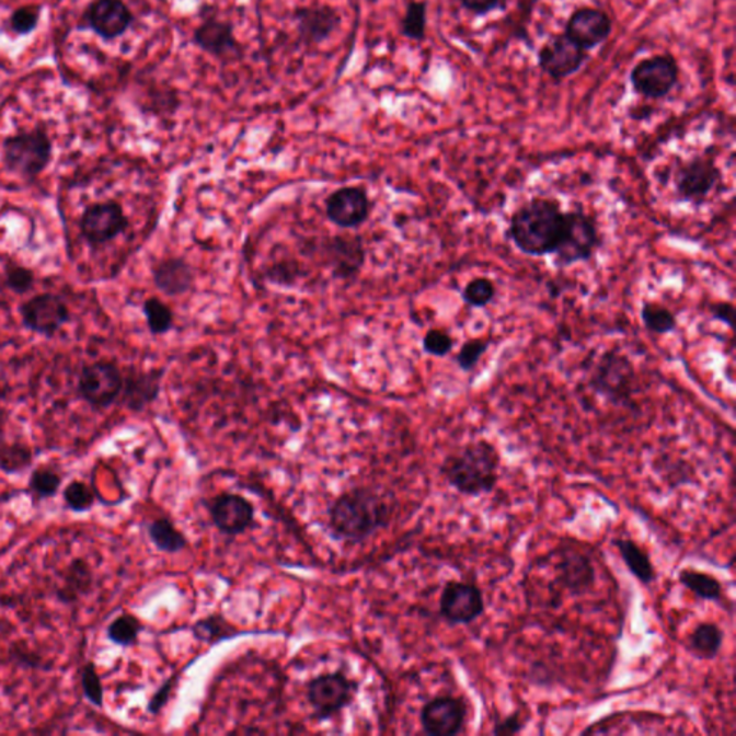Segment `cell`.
Wrapping results in <instances>:
<instances>
[{
    "label": "cell",
    "mask_w": 736,
    "mask_h": 736,
    "mask_svg": "<svg viewBox=\"0 0 736 736\" xmlns=\"http://www.w3.org/2000/svg\"><path fill=\"white\" fill-rule=\"evenodd\" d=\"M564 227V210L552 197H532L510 216L508 238L524 255H552Z\"/></svg>",
    "instance_id": "obj_1"
},
{
    "label": "cell",
    "mask_w": 736,
    "mask_h": 736,
    "mask_svg": "<svg viewBox=\"0 0 736 736\" xmlns=\"http://www.w3.org/2000/svg\"><path fill=\"white\" fill-rule=\"evenodd\" d=\"M389 519L390 506L383 496L367 487L344 492L330 509L331 532L354 544L388 526Z\"/></svg>",
    "instance_id": "obj_2"
},
{
    "label": "cell",
    "mask_w": 736,
    "mask_h": 736,
    "mask_svg": "<svg viewBox=\"0 0 736 736\" xmlns=\"http://www.w3.org/2000/svg\"><path fill=\"white\" fill-rule=\"evenodd\" d=\"M499 467L501 457L495 446L478 440L446 458L440 473L459 494L481 496L495 490Z\"/></svg>",
    "instance_id": "obj_3"
},
{
    "label": "cell",
    "mask_w": 736,
    "mask_h": 736,
    "mask_svg": "<svg viewBox=\"0 0 736 736\" xmlns=\"http://www.w3.org/2000/svg\"><path fill=\"white\" fill-rule=\"evenodd\" d=\"M53 154V140L43 128L9 136L2 146L4 168L25 181L39 177L48 169Z\"/></svg>",
    "instance_id": "obj_4"
},
{
    "label": "cell",
    "mask_w": 736,
    "mask_h": 736,
    "mask_svg": "<svg viewBox=\"0 0 736 736\" xmlns=\"http://www.w3.org/2000/svg\"><path fill=\"white\" fill-rule=\"evenodd\" d=\"M601 246V234L593 216L582 206L564 211V227L554 253V264L559 268H568L579 262L590 261Z\"/></svg>",
    "instance_id": "obj_5"
},
{
    "label": "cell",
    "mask_w": 736,
    "mask_h": 736,
    "mask_svg": "<svg viewBox=\"0 0 736 736\" xmlns=\"http://www.w3.org/2000/svg\"><path fill=\"white\" fill-rule=\"evenodd\" d=\"M588 386L602 399L623 406V404L632 403L636 371L624 354L609 349L598 357Z\"/></svg>",
    "instance_id": "obj_6"
},
{
    "label": "cell",
    "mask_w": 736,
    "mask_h": 736,
    "mask_svg": "<svg viewBox=\"0 0 736 736\" xmlns=\"http://www.w3.org/2000/svg\"><path fill=\"white\" fill-rule=\"evenodd\" d=\"M671 183L680 202L701 206L722 183V172L712 156H694L676 165Z\"/></svg>",
    "instance_id": "obj_7"
},
{
    "label": "cell",
    "mask_w": 736,
    "mask_h": 736,
    "mask_svg": "<svg viewBox=\"0 0 736 736\" xmlns=\"http://www.w3.org/2000/svg\"><path fill=\"white\" fill-rule=\"evenodd\" d=\"M123 386L124 375L117 363L99 360L82 368L77 391L90 407L103 411L118 402Z\"/></svg>",
    "instance_id": "obj_8"
},
{
    "label": "cell",
    "mask_w": 736,
    "mask_h": 736,
    "mask_svg": "<svg viewBox=\"0 0 736 736\" xmlns=\"http://www.w3.org/2000/svg\"><path fill=\"white\" fill-rule=\"evenodd\" d=\"M679 64L671 54L642 59L630 72V82L636 94L647 100H662L678 85Z\"/></svg>",
    "instance_id": "obj_9"
},
{
    "label": "cell",
    "mask_w": 736,
    "mask_h": 736,
    "mask_svg": "<svg viewBox=\"0 0 736 736\" xmlns=\"http://www.w3.org/2000/svg\"><path fill=\"white\" fill-rule=\"evenodd\" d=\"M22 325L41 337L54 338L62 326L71 321L68 303L57 294L44 292L22 302L20 307Z\"/></svg>",
    "instance_id": "obj_10"
},
{
    "label": "cell",
    "mask_w": 736,
    "mask_h": 736,
    "mask_svg": "<svg viewBox=\"0 0 736 736\" xmlns=\"http://www.w3.org/2000/svg\"><path fill=\"white\" fill-rule=\"evenodd\" d=\"M587 59V50L575 44L565 32L550 36L538 50V67L555 82L574 76Z\"/></svg>",
    "instance_id": "obj_11"
},
{
    "label": "cell",
    "mask_w": 736,
    "mask_h": 736,
    "mask_svg": "<svg viewBox=\"0 0 736 736\" xmlns=\"http://www.w3.org/2000/svg\"><path fill=\"white\" fill-rule=\"evenodd\" d=\"M357 683L349 680L343 671L317 676L308 683V702L319 720H329L337 715L352 702Z\"/></svg>",
    "instance_id": "obj_12"
},
{
    "label": "cell",
    "mask_w": 736,
    "mask_h": 736,
    "mask_svg": "<svg viewBox=\"0 0 736 736\" xmlns=\"http://www.w3.org/2000/svg\"><path fill=\"white\" fill-rule=\"evenodd\" d=\"M127 228L128 219L123 206L114 200L87 207L80 220L82 237L94 248L114 241Z\"/></svg>",
    "instance_id": "obj_13"
},
{
    "label": "cell",
    "mask_w": 736,
    "mask_h": 736,
    "mask_svg": "<svg viewBox=\"0 0 736 736\" xmlns=\"http://www.w3.org/2000/svg\"><path fill=\"white\" fill-rule=\"evenodd\" d=\"M439 611L450 624H471L485 613V600L475 584L450 582L441 591Z\"/></svg>",
    "instance_id": "obj_14"
},
{
    "label": "cell",
    "mask_w": 736,
    "mask_h": 736,
    "mask_svg": "<svg viewBox=\"0 0 736 736\" xmlns=\"http://www.w3.org/2000/svg\"><path fill=\"white\" fill-rule=\"evenodd\" d=\"M193 43L216 59L237 61L243 58V46L234 36V27L229 21L216 16L206 18L193 32Z\"/></svg>",
    "instance_id": "obj_15"
},
{
    "label": "cell",
    "mask_w": 736,
    "mask_h": 736,
    "mask_svg": "<svg viewBox=\"0 0 736 736\" xmlns=\"http://www.w3.org/2000/svg\"><path fill=\"white\" fill-rule=\"evenodd\" d=\"M468 708L462 699L436 697L421 712L423 731L432 736H452L462 733L467 724Z\"/></svg>",
    "instance_id": "obj_16"
},
{
    "label": "cell",
    "mask_w": 736,
    "mask_h": 736,
    "mask_svg": "<svg viewBox=\"0 0 736 736\" xmlns=\"http://www.w3.org/2000/svg\"><path fill=\"white\" fill-rule=\"evenodd\" d=\"M611 31L613 22L610 16L597 8H578L565 23V34L587 53L605 44L610 38Z\"/></svg>",
    "instance_id": "obj_17"
},
{
    "label": "cell",
    "mask_w": 736,
    "mask_h": 736,
    "mask_svg": "<svg viewBox=\"0 0 736 736\" xmlns=\"http://www.w3.org/2000/svg\"><path fill=\"white\" fill-rule=\"evenodd\" d=\"M211 521L227 536H241L255 521V508L241 495L220 494L209 504Z\"/></svg>",
    "instance_id": "obj_18"
},
{
    "label": "cell",
    "mask_w": 736,
    "mask_h": 736,
    "mask_svg": "<svg viewBox=\"0 0 736 736\" xmlns=\"http://www.w3.org/2000/svg\"><path fill=\"white\" fill-rule=\"evenodd\" d=\"M326 216L340 228L352 229L365 223L370 215V200L365 188H338L326 199Z\"/></svg>",
    "instance_id": "obj_19"
},
{
    "label": "cell",
    "mask_w": 736,
    "mask_h": 736,
    "mask_svg": "<svg viewBox=\"0 0 736 736\" xmlns=\"http://www.w3.org/2000/svg\"><path fill=\"white\" fill-rule=\"evenodd\" d=\"M85 21L105 41L126 34L135 16L123 0H95L85 11Z\"/></svg>",
    "instance_id": "obj_20"
},
{
    "label": "cell",
    "mask_w": 736,
    "mask_h": 736,
    "mask_svg": "<svg viewBox=\"0 0 736 736\" xmlns=\"http://www.w3.org/2000/svg\"><path fill=\"white\" fill-rule=\"evenodd\" d=\"M299 38L307 45L325 43L342 25V13L330 4L298 8L294 12Z\"/></svg>",
    "instance_id": "obj_21"
},
{
    "label": "cell",
    "mask_w": 736,
    "mask_h": 736,
    "mask_svg": "<svg viewBox=\"0 0 736 736\" xmlns=\"http://www.w3.org/2000/svg\"><path fill=\"white\" fill-rule=\"evenodd\" d=\"M561 586L574 596H583L596 584V568L586 554L577 550L560 552L555 564Z\"/></svg>",
    "instance_id": "obj_22"
},
{
    "label": "cell",
    "mask_w": 736,
    "mask_h": 736,
    "mask_svg": "<svg viewBox=\"0 0 736 736\" xmlns=\"http://www.w3.org/2000/svg\"><path fill=\"white\" fill-rule=\"evenodd\" d=\"M161 372H133L124 376V386L119 402L128 411L141 412L158 399Z\"/></svg>",
    "instance_id": "obj_23"
},
{
    "label": "cell",
    "mask_w": 736,
    "mask_h": 736,
    "mask_svg": "<svg viewBox=\"0 0 736 736\" xmlns=\"http://www.w3.org/2000/svg\"><path fill=\"white\" fill-rule=\"evenodd\" d=\"M61 586L58 587L57 598L64 605L72 606L80 601V598L91 595L94 588V573H92L89 561L84 559H73L71 563L62 570Z\"/></svg>",
    "instance_id": "obj_24"
},
{
    "label": "cell",
    "mask_w": 736,
    "mask_h": 736,
    "mask_svg": "<svg viewBox=\"0 0 736 736\" xmlns=\"http://www.w3.org/2000/svg\"><path fill=\"white\" fill-rule=\"evenodd\" d=\"M154 285L165 296L176 297L187 292L193 284L191 265L181 257H169L159 262L153 269Z\"/></svg>",
    "instance_id": "obj_25"
},
{
    "label": "cell",
    "mask_w": 736,
    "mask_h": 736,
    "mask_svg": "<svg viewBox=\"0 0 736 736\" xmlns=\"http://www.w3.org/2000/svg\"><path fill=\"white\" fill-rule=\"evenodd\" d=\"M724 644V632L715 623H701L689 637L690 653L698 659H715Z\"/></svg>",
    "instance_id": "obj_26"
},
{
    "label": "cell",
    "mask_w": 736,
    "mask_h": 736,
    "mask_svg": "<svg viewBox=\"0 0 736 736\" xmlns=\"http://www.w3.org/2000/svg\"><path fill=\"white\" fill-rule=\"evenodd\" d=\"M616 547L620 552L621 559L634 577L643 584H651L656 577L655 567H653L651 556L647 552L642 550L633 540L628 538H618L614 541Z\"/></svg>",
    "instance_id": "obj_27"
},
{
    "label": "cell",
    "mask_w": 736,
    "mask_h": 736,
    "mask_svg": "<svg viewBox=\"0 0 736 736\" xmlns=\"http://www.w3.org/2000/svg\"><path fill=\"white\" fill-rule=\"evenodd\" d=\"M34 462V452L21 441H9L0 427V471L15 475L30 468Z\"/></svg>",
    "instance_id": "obj_28"
},
{
    "label": "cell",
    "mask_w": 736,
    "mask_h": 736,
    "mask_svg": "<svg viewBox=\"0 0 736 736\" xmlns=\"http://www.w3.org/2000/svg\"><path fill=\"white\" fill-rule=\"evenodd\" d=\"M147 532H149L150 540L156 549L169 552V554H174V552L182 551L187 547V538L168 518L154 519L147 527Z\"/></svg>",
    "instance_id": "obj_29"
},
{
    "label": "cell",
    "mask_w": 736,
    "mask_h": 736,
    "mask_svg": "<svg viewBox=\"0 0 736 736\" xmlns=\"http://www.w3.org/2000/svg\"><path fill=\"white\" fill-rule=\"evenodd\" d=\"M679 582L701 600L716 601L722 597V584L711 574L687 568L679 573Z\"/></svg>",
    "instance_id": "obj_30"
},
{
    "label": "cell",
    "mask_w": 736,
    "mask_h": 736,
    "mask_svg": "<svg viewBox=\"0 0 736 736\" xmlns=\"http://www.w3.org/2000/svg\"><path fill=\"white\" fill-rule=\"evenodd\" d=\"M641 319L644 329L653 334L665 335L678 329V319L669 308L659 302L646 301L642 306Z\"/></svg>",
    "instance_id": "obj_31"
},
{
    "label": "cell",
    "mask_w": 736,
    "mask_h": 736,
    "mask_svg": "<svg viewBox=\"0 0 736 736\" xmlns=\"http://www.w3.org/2000/svg\"><path fill=\"white\" fill-rule=\"evenodd\" d=\"M62 475L53 467H38L31 472L30 486L31 494L36 501L54 498L61 487Z\"/></svg>",
    "instance_id": "obj_32"
},
{
    "label": "cell",
    "mask_w": 736,
    "mask_h": 736,
    "mask_svg": "<svg viewBox=\"0 0 736 736\" xmlns=\"http://www.w3.org/2000/svg\"><path fill=\"white\" fill-rule=\"evenodd\" d=\"M142 629L145 628L136 616L124 613L110 623L107 637L110 642L117 644V646L130 647L138 642Z\"/></svg>",
    "instance_id": "obj_33"
},
{
    "label": "cell",
    "mask_w": 736,
    "mask_h": 736,
    "mask_svg": "<svg viewBox=\"0 0 736 736\" xmlns=\"http://www.w3.org/2000/svg\"><path fill=\"white\" fill-rule=\"evenodd\" d=\"M427 2L412 0L409 2L402 20V35L404 38L422 43L426 38Z\"/></svg>",
    "instance_id": "obj_34"
},
{
    "label": "cell",
    "mask_w": 736,
    "mask_h": 736,
    "mask_svg": "<svg viewBox=\"0 0 736 736\" xmlns=\"http://www.w3.org/2000/svg\"><path fill=\"white\" fill-rule=\"evenodd\" d=\"M147 325L154 335L169 333L173 326V312L159 298H149L142 306Z\"/></svg>",
    "instance_id": "obj_35"
},
{
    "label": "cell",
    "mask_w": 736,
    "mask_h": 736,
    "mask_svg": "<svg viewBox=\"0 0 736 736\" xmlns=\"http://www.w3.org/2000/svg\"><path fill=\"white\" fill-rule=\"evenodd\" d=\"M496 297V287L494 280L490 278H473L469 280L467 287L463 288L462 299L467 306L472 308H485L494 301Z\"/></svg>",
    "instance_id": "obj_36"
},
{
    "label": "cell",
    "mask_w": 736,
    "mask_h": 736,
    "mask_svg": "<svg viewBox=\"0 0 736 736\" xmlns=\"http://www.w3.org/2000/svg\"><path fill=\"white\" fill-rule=\"evenodd\" d=\"M64 503L73 513H87L95 504V494L89 483L73 480L68 483L62 492Z\"/></svg>",
    "instance_id": "obj_37"
},
{
    "label": "cell",
    "mask_w": 736,
    "mask_h": 736,
    "mask_svg": "<svg viewBox=\"0 0 736 736\" xmlns=\"http://www.w3.org/2000/svg\"><path fill=\"white\" fill-rule=\"evenodd\" d=\"M491 343L490 338H473L464 343L460 347L457 357H455V361H457L460 370L464 372L475 371V368L480 366L483 354L490 348Z\"/></svg>",
    "instance_id": "obj_38"
},
{
    "label": "cell",
    "mask_w": 736,
    "mask_h": 736,
    "mask_svg": "<svg viewBox=\"0 0 736 736\" xmlns=\"http://www.w3.org/2000/svg\"><path fill=\"white\" fill-rule=\"evenodd\" d=\"M80 682L82 693H84L87 701H89L92 706L103 708L104 687L103 682H101V676L92 662L82 666Z\"/></svg>",
    "instance_id": "obj_39"
},
{
    "label": "cell",
    "mask_w": 736,
    "mask_h": 736,
    "mask_svg": "<svg viewBox=\"0 0 736 736\" xmlns=\"http://www.w3.org/2000/svg\"><path fill=\"white\" fill-rule=\"evenodd\" d=\"M193 633L199 641L216 643L223 641V639L234 636L232 629L227 623V620L211 616L209 619L200 620L199 623L193 628Z\"/></svg>",
    "instance_id": "obj_40"
},
{
    "label": "cell",
    "mask_w": 736,
    "mask_h": 736,
    "mask_svg": "<svg viewBox=\"0 0 736 736\" xmlns=\"http://www.w3.org/2000/svg\"><path fill=\"white\" fill-rule=\"evenodd\" d=\"M4 285L12 292L18 294V296H23V294L30 292L34 288V271L26 268V266L9 264L4 268Z\"/></svg>",
    "instance_id": "obj_41"
},
{
    "label": "cell",
    "mask_w": 736,
    "mask_h": 736,
    "mask_svg": "<svg viewBox=\"0 0 736 736\" xmlns=\"http://www.w3.org/2000/svg\"><path fill=\"white\" fill-rule=\"evenodd\" d=\"M455 347V340L452 335L446 333L444 330L435 329L427 331L425 338H423V349L429 356L446 357Z\"/></svg>",
    "instance_id": "obj_42"
},
{
    "label": "cell",
    "mask_w": 736,
    "mask_h": 736,
    "mask_svg": "<svg viewBox=\"0 0 736 736\" xmlns=\"http://www.w3.org/2000/svg\"><path fill=\"white\" fill-rule=\"evenodd\" d=\"M41 18L39 7H23L12 13L11 27L18 35H27L38 26Z\"/></svg>",
    "instance_id": "obj_43"
},
{
    "label": "cell",
    "mask_w": 736,
    "mask_h": 736,
    "mask_svg": "<svg viewBox=\"0 0 736 736\" xmlns=\"http://www.w3.org/2000/svg\"><path fill=\"white\" fill-rule=\"evenodd\" d=\"M460 7L475 16H486L491 12L504 9L506 0H458Z\"/></svg>",
    "instance_id": "obj_44"
},
{
    "label": "cell",
    "mask_w": 736,
    "mask_h": 736,
    "mask_svg": "<svg viewBox=\"0 0 736 736\" xmlns=\"http://www.w3.org/2000/svg\"><path fill=\"white\" fill-rule=\"evenodd\" d=\"M711 315L713 320L722 322L728 326H733V320L735 317V307L731 302H715L710 307Z\"/></svg>",
    "instance_id": "obj_45"
},
{
    "label": "cell",
    "mask_w": 736,
    "mask_h": 736,
    "mask_svg": "<svg viewBox=\"0 0 736 736\" xmlns=\"http://www.w3.org/2000/svg\"><path fill=\"white\" fill-rule=\"evenodd\" d=\"M524 721L519 715H510L505 717L504 721L498 722L495 725L494 734L495 735H517L521 733L524 728Z\"/></svg>",
    "instance_id": "obj_46"
},
{
    "label": "cell",
    "mask_w": 736,
    "mask_h": 736,
    "mask_svg": "<svg viewBox=\"0 0 736 736\" xmlns=\"http://www.w3.org/2000/svg\"><path fill=\"white\" fill-rule=\"evenodd\" d=\"M173 683L174 679H170L169 682H165L163 687H161L158 692L154 693V697L150 699L147 711L153 713V715L159 713L161 708H163L169 701L170 693H172Z\"/></svg>",
    "instance_id": "obj_47"
}]
</instances>
